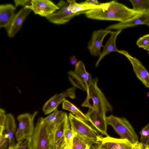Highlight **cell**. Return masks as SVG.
<instances>
[{
  "label": "cell",
  "mask_w": 149,
  "mask_h": 149,
  "mask_svg": "<svg viewBox=\"0 0 149 149\" xmlns=\"http://www.w3.org/2000/svg\"><path fill=\"white\" fill-rule=\"evenodd\" d=\"M141 13L129 8L116 1H113L109 2V5L105 9H93L88 11L85 14L87 17L90 19L122 22L130 20Z\"/></svg>",
  "instance_id": "obj_1"
},
{
  "label": "cell",
  "mask_w": 149,
  "mask_h": 149,
  "mask_svg": "<svg viewBox=\"0 0 149 149\" xmlns=\"http://www.w3.org/2000/svg\"><path fill=\"white\" fill-rule=\"evenodd\" d=\"M98 81L97 78L93 79V82L87 92L86 99L81 106L92 108L98 113L106 115L108 111L112 112L113 108L98 87Z\"/></svg>",
  "instance_id": "obj_2"
},
{
  "label": "cell",
  "mask_w": 149,
  "mask_h": 149,
  "mask_svg": "<svg viewBox=\"0 0 149 149\" xmlns=\"http://www.w3.org/2000/svg\"><path fill=\"white\" fill-rule=\"evenodd\" d=\"M68 117L71 128L79 136L93 144L101 143L103 137L88 122L79 119L71 113H69Z\"/></svg>",
  "instance_id": "obj_3"
},
{
  "label": "cell",
  "mask_w": 149,
  "mask_h": 149,
  "mask_svg": "<svg viewBox=\"0 0 149 149\" xmlns=\"http://www.w3.org/2000/svg\"><path fill=\"white\" fill-rule=\"evenodd\" d=\"M106 119L107 124L112 127L120 139H126L133 145L139 142L134 129L125 118L111 115L106 116Z\"/></svg>",
  "instance_id": "obj_4"
},
{
  "label": "cell",
  "mask_w": 149,
  "mask_h": 149,
  "mask_svg": "<svg viewBox=\"0 0 149 149\" xmlns=\"http://www.w3.org/2000/svg\"><path fill=\"white\" fill-rule=\"evenodd\" d=\"M39 117L31 136L32 149H52V133L49 127L42 122Z\"/></svg>",
  "instance_id": "obj_5"
},
{
  "label": "cell",
  "mask_w": 149,
  "mask_h": 149,
  "mask_svg": "<svg viewBox=\"0 0 149 149\" xmlns=\"http://www.w3.org/2000/svg\"><path fill=\"white\" fill-rule=\"evenodd\" d=\"M68 73L69 81L74 87L88 92L93 79L91 74L86 70L82 61L78 62L74 71L70 70Z\"/></svg>",
  "instance_id": "obj_6"
},
{
  "label": "cell",
  "mask_w": 149,
  "mask_h": 149,
  "mask_svg": "<svg viewBox=\"0 0 149 149\" xmlns=\"http://www.w3.org/2000/svg\"><path fill=\"white\" fill-rule=\"evenodd\" d=\"M38 113L36 111L31 114L26 113L18 116V125L15 134L17 142H22L32 136L35 129L34 120Z\"/></svg>",
  "instance_id": "obj_7"
},
{
  "label": "cell",
  "mask_w": 149,
  "mask_h": 149,
  "mask_svg": "<svg viewBox=\"0 0 149 149\" xmlns=\"http://www.w3.org/2000/svg\"><path fill=\"white\" fill-rule=\"evenodd\" d=\"M57 5L60 9L46 17L49 22L53 24H65L74 16L81 14L79 13H73L68 8V4L64 1H60Z\"/></svg>",
  "instance_id": "obj_8"
},
{
  "label": "cell",
  "mask_w": 149,
  "mask_h": 149,
  "mask_svg": "<svg viewBox=\"0 0 149 149\" xmlns=\"http://www.w3.org/2000/svg\"><path fill=\"white\" fill-rule=\"evenodd\" d=\"M75 88L74 87L69 88L64 91L54 95L48 100L43 105L42 110L45 115L53 112L63 100L67 97L74 99L75 98Z\"/></svg>",
  "instance_id": "obj_9"
},
{
  "label": "cell",
  "mask_w": 149,
  "mask_h": 149,
  "mask_svg": "<svg viewBox=\"0 0 149 149\" xmlns=\"http://www.w3.org/2000/svg\"><path fill=\"white\" fill-rule=\"evenodd\" d=\"M34 13L45 18L60 9L57 5L48 0H31V5L26 7Z\"/></svg>",
  "instance_id": "obj_10"
},
{
  "label": "cell",
  "mask_w": 149,
  "mask_h": 149,
  "mask_svg": "<svg viewBox=\"0 0 149 149\" xmlns=\"http://www.w3.org/2000/svg\"><path fill=\"white\" fill-rule=\"evenodd\" d=\"M118 52L127 58L132 65L137 77L146 87L149 88V72L141 62L136 58L131 56L127 51L118 50Z\"/></svg>",
  "instance_id": "obj_11"
},
{
  "label": "cell",
  "mask_w": 149,
  "mask_h": 149,
  "mask_svg": "<svg viewBox=\"0 0 149 149\" xmlns=\"http://www.w3.org/2000/svg\"><path fill=\"white\" fill-rule=\"evenodd\" d=\"M85 115L95 129L104 135L109 136L107 132L108 124L106 115L98 113L92 108H89Z\"/></svg>",
  "instance_id": "obj_12"
},
{
  "label": "cell",
  "mask_w": 149,
  "mask_h": 149,
  "mask_svg": "<svg viewBox=\"0 0 149 149\" xmlns=\"http://www.w3.org/2000/svg\"><path fill=\"white\" fill-rule=\"evenodd\" d=\"M141 24H145L149 27V12H141L130 20L110 25L105 29L122 30Z\"/></svg>",
  "instance_id": "obj_13"
},
{
  "label": "cell",
  "mask_w": 149,
  "mask_h": 149,
  "mask_svg": "<svg viewBox=\"0 0 149 149\" xmlns=\"http://www.w3.org/2000/svg\"><path fill=\"white\" fill-rule=\"evenodd\" d=\"M32 11L26 7L22 8L15 14L8 27L6 29L9 37L13 38L19 31L27 16Z\"/></svg>",
  "instance_id": "obj_14"
},
{
  "label": "cell",
  "mask_w": 149,
  "mask_h": 149,
  "mask_svg": "<svg viewBox=\"0 0 149 149\" xmlns=\"http://www.w3.org/2000/svg\"><path fill=\"white\" fill-rule=\"evenodd\" d=\"M111 31L110 30L101 29L94 31L91 38L88 43V48L92 55L97 56L101 54L100 48L105 37Z\"/></svg>",
  "instance_id": "obj_15"
},
{
  "label": "cell",
  "mask_w": 149,
  "mask_h": 149,
  "mask_svg": "<svg viewBox=\"0 0 149 149\" xmlns=\"http://www.w3.org/2000/svg\"><path fill=\"white\" fill-rule=\"evenodd\" d=\"M134 145L125 139H117L109 136L103 137L100 143L103 149H133Z\"/></svg>",
  "instance_id": "obj_16"
},
{
  "label": "cell",
  "mask_w": 149,
  "mask_h": 149,
  "mask_svg": "<svg viewBox=\"0 0 149 149\" xmlns=\"http://www.w3.org/2000/svg\"><path fill=\"white\" fill-rule=\"evenodd\" d=\"M67 3L68 4L69 9L73 13L85 14L89 10L95 9L102 8L105 9L107 8L109 2L102 3L100 5L86 3L84 2L80 3H77L74 0H68Z\"/></svg>",
  "instance_id": "obj_17"
},
{
  "label": "cell",
  "mask_w": 149,
  "mask_h": 149,
  "mask_svg": "<svg viewBox=\"0 0 149 149\" xmlns=\"http://www.w3.org/2000/svg\"><path fill=\"white\" fill-rule=\"evenodd\" d=\"M15 6L10 3L0 6V27L6 29L15 15Z\"/></svg>",
  "instance_id": "obj_18"
},
{
  "label": "cell",
  "mask_w": 149,
  "mask_h": 149,
  "mask_svg": "<svg viewBox=\"0 0 149 149\" xmlns=\"http://www.w3.org/2000/svg\"><path fill=\"white\" fill-rule=\"evenodd\" d=\"M5 130L9 142L8 149H14L16 143L15 136L16 133V124L15 118L11 113L6 114Z\"/></svg>",
  "instance_id": "obj_19"
},
{
  "label": "cell",
  "mask_w": 149,
  "mask_h": 149,
  "mask_svg": "<svg viewBox=\"0 0 149 149\" xmlns=\"http://www.w3.org/2000/svg\"><path fill=\"white\" fill-rule=\"evenodd\" d=\"M122 30H118L111 32L110 37L104 46L103 50L95 63L96 67H98L100 61L105 56L112 52H118L119 50L116 48V40L117 36L121 32Z\"/></svg>",
  "instance_id": "obj_20"
},
{
  "label": "cell",
  "mask_w": 149,
  "mask_h": 149,
  "mask_svg": "<svg viewBox=\"0 0 149 149\" xmlns=\"http://www.w3.org/2000/svg\"><path fill=\"white\" fill-rule=\"evenodd\" d=\"M67 113L57 109L45 118H42L43 124L48 126L52 132L56 127L64 119Z\"/></svg>",
  "instance_id": "obj_21"
},
{
  "label": "cell",
  "mask_w": 149,
  "mask_h": 149,
  "mask_svg": "<svg viewBox=\"0 0 149 149\" xmlns=\"http://www.w3.org/2000/svg\"><path fill=\"white\" fill-rule=\"evenodd\" d=\"M70 124L67 113L63 120L52 132V141L54 145L63 137L66 130L70 127Z\"/></svg>",
  "instance_id": "obj_22"
},
{
  "label": "cell",
  "mask_w": 149,
  "mask_h": 149,
  "mask_svg": "<svg viewBox=\"0 0 149 149\" xmlns=\"http://www.w3.org/2000/svg\"><path fill=\"white\" fill-rule=\"evenodd\" d=\"M74 132L72 149H90L93 144L86 141Z\"/></svg>",
  "instance_id": "obj_23"
},
{
  "label": "cell",
  "mask_w": 149,
  "mask_h": 149,
  "mask_svg": "<svg viewBox=\"0 0 149 149\" xmlns=\"http://www.w3.org/2000/svg\"><path fill=\"white\" fill-rule=\"evenodd\" d=\"M132 3L133 9L139 12H149V0H130Z\"/></svg>",
  "instance_id": "obj_24"
},
{
  "label": "cell",
  "mask_w": 149,
  "mask_h": 149,
  "mask_svg": "<svg viewBox=\"0 0 149 149\" xmlns=\"http://www.w3.org/2000/svg\"><path fill=\"white\" fill-rule=\"evenodd\" d=\"M74 134V132L72 129L70 127L67 129L64 136L61 149H72Z\"/></svg>",
  "instance_id": "obj_25"
},
{
  "label": "cell",
  "mask_w": 149,
  "mask_h": 149,
  "mask_svg": "<svg viewBox=\"0 0 149 149\" xmlns=\"http://www.w3.org/2000/svg\"><path fill=\"white\" fill-rule=\"evenodd\" d=\"M141 135L140 143L144 149L149 145V123L144 127L140 132Z\"/></svg>",
  "instance_id": "obj_26"
},
{
  "label": "cell",
  "mask_w": 149,
  "mask_h": 149,
  "mask_svg": "<svg viewBox=\"0 0 149 149\" xmlns=\"http://www.w3.org/2000/svg\"><path fill=\"white\" fill-rule=\"evenodd\" d=\"M136 43L139 47L143 48L149 52V34L139 38Z\"/></svg>",
  "instance_id": "obj_27"
},
{
  "label": "cell",
  "mask_w": 149,
  "mask_h": 149,
  "mask_svg": "<svg viewBox=\"0 0 149 149\" xmlns=\"http://www.w3.org/2000/svg\"><path fill=\"white\" fill-rule=\"evenodd\" d=\"M14 149H32L31 137L28 138L22 142L16 143Z\"/></svg>",
  "instance_id": "obj_28"
},
{
  "label": "cell",
  "mask_w": 149,
  "mask_h": 149,
  "mask_svg": "<svg viewBox=\"0 0 149 149\" xmlns=\"http://www.w3.org/2000/svg\"><path fill=\"white\" fill-rule=\"evenodd\" d=\"M62 108L63 109L71 112L74 115L80 111L75 106L65 98L63 100L62 102Z\"/></svg>",
  "instance_id": "obj_29"
},
{
  "label": "cell",
  "mask_w": 149,
  "mask_h": 149,
  "mask_svg": "<svg viewBox=\"0 0 149 149\" xmlns=\"http://www.w3.org/2000/svg\"><path fill=\"white\" fill-rule=\"evenodd\" d=\"M8 144L7 134L4 132L2 134L0 135V149H6Z\"/></svg>",
  "instance_id": "obj_30"
},
{
  "label": "cell",
  "mask_w": 149,
  "mask_h": 149,
  "mask_svg": "<svg viewBox=\"0 0 149 149\" xmlns=\"http://www.w3.org/2000/svg\"><path fill=\"white\" fill-rule=\"evenodd\" d=\"M31 1L30 0H15L14 2L15 7L22 6L26 7L31 5Z\"/></svg>",
  "instance_id": "obj_31"
},
{
  "label": "cell",
  "mask_w": 149,
  "mask_h": 149,
  "mask_svg": "<svg viewBox=\"0 0 149 149\" xmlns=\"http://www.w3.org/2000/svg\"><path fill=\"white\" fill-rule=\"evenodd\" d=\"M6 120V114L5 111L0 109V126H5Z\"/></svg>",
  "instance_id": "obj_32"
},
{
  "label": "cell",
  "mask_w": 149,
  "mask_h": 149,
  "mask_svg": "<svg viewBox=\"0 0 149 149\" xmlns=\"http://www.w3.org/2000/svg\"><path fill=\"white\" fill-rule=\"evenodd\" d=\"M63 139V137L58 142L54 144L52 149H61V145Z\"/></svg>",
  "instance_id": "obj_33"
},
{
  "label": "cell",
  "mask_w": 149,
  "mask_h": 149,
  "mask_svg": "<svg viewBox=\"0 0 149 149\" xmlns=\"http://www.w3.org/2000/svg\"><path fill=\"white\" fill-rule=\"evenodd\" d=\"M70 61L72 65H74L75 66L77 65L78 62L74 56L70 57Z\"/></svg>",
  "instance_id": "obj_34"
},
{
  "label": "cell",
  "mask_w": 149,
  "mask_h": 149,
  "mask_svg": "<svg viewBox=\"0 0 149 149\" xmlns=\"http://www.w3.org/2000/svg\"><path fill=\"white\" fill-rule=\"evenodd\" d=\"M90 149H103L101 147L100 143H95L92 145Z\"/></svg>",
  "instance_id": "obj_35"
},
{
  "label": "cell",
  "mask_w": 149,
  "mask_h": 149,
  "mask_svg": "<svg viewBox=\"0 0 149 149\" xmlns=\"http://www.w3.org/2000/svg\"><path fill=\"white\" fill-rule=\"evenodd\" d=\"M147 149V148H146ZM133 149H144L142 146L140 142L134 145Z\"/></svg>",
  "instance_id": "obj_36"
},
{
  "label": "cell",
  "mask_w": 149,
  "mask_h": 149,
  "mask_svg": "<svg viewBox=\"0 0 149 149\" xmlns=\"http://www.w3.org/2000/svg\"><path fill=\"white\" fill-rule=\"evenodd\" d=\"M146 95L147 97H149V92H148L147 93Z\"/></svg>",
  "instance_id": "obj_37"
},
{
  "label": "cell",
  "mask_w": 149,
  "mask_h": 149,
  "mask_svg": "<svg viewBox=\"0 0 149 149\" xmlns=\"http://www.w3.org/2000/svg\"><path fill=\"white\" fill-rule=\"evenodd\" d=\"M146 149H149V145Z\"/></svg>",
  "instance_id": "obj_38"
},
{
  "label": "cell",
  "mask_w": 149,
  "mask_h": 149,
  "mask_svg": "<svg viewBox=\"0 0 149 149\" xmlns=\"http://www.w3.org/2000/svg\"><path fill=\"white\" fill-rule=\"evenodd\" d=\"M148 54H149V52H148Z\"/></svg>",
  "instance_id": "obj_39"
},
{
  "label": "cell",
  "mask_w": 149,
  "mask_h": 149,
  "mask_svg": "<svg viewBox=\"0 0 149 149\" xmlns=\"http://www.w3.org/2000/svg\"></svg>",
  "instance_id": "obj_40"
}]
</instances>
